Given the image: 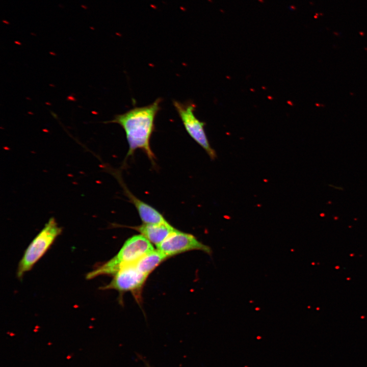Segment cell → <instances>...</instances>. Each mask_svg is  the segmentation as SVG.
I'll return each instance as SVG.
<instances>
[{
	"mask_svg": "<svg viewBox=\"0 0 367 367\" xmlns=\"http://www.w3.org/2000/svg\"><path fill=\"white\" fill-rule=\"evenodd\" d=\"M163 99L158 98L153 103L143 107H134L127 112L115 115L105 123L119 124L124 129L128 144L126 158L133 155L137 149L142 150L153 164L155 155L150 145L155 129V117L161 108Z\"/></svg>",
	"mask_w": 367,
	"mask_h": 367,
	"instance_id": "cell-1",
	"label": "cell"
},
{
	"mask_svg": "<svg viewBox=\"0 0 367 367\" xmlns=\"http://www.w3.org/2000/svg\"><path fill=\"white\" fill-rule=\"evenodd\" d=\"M153 250L151 243L143 235H133L125 241L116 255L88 273L86 278L91 279L101 275H114L123 267L135 263Z\"/></svg>",
	"mask_w": 367,
	"mask_h": 367,
	"instance_id": "cell-2",
	"label": "cell"
},
{
	"mask_svg": "<svg viewBox=\"0 0 367 367\" xmlns=\"http://www.w3.org/2000/svg\"><path fill=\"white\" fill-rule=\"evenodd\" d=\"M62 230L55 218H50L24 251L18 264V278H22L23 275L33 268L61 233Z\"/></svg>",
	"mask_w": 367,
	"mask_h": 367,
	"instance_id": "cell-3",
	"label": "cell"
},
{
	"mask_svg": "<svg viewBox=\"0 0 367 367\" xmlns=\"http://www.w3.org/2000/svg\"><path fill=\"white\" fill-rule=\"evenodd\" d=\"M173 104L189 136L206 152L211 159H215L216 153L206 137L205 123L197 119L194 113L196 107L195 104L191 101L182 103L173 100Z\"/></svg>",
	"mask_w": 367,
	"mask_h": 367,
	"instance_id": "cell-4",
	"label": "cell"
},
{
	"mask_svg": "<svg viewBox=\"0 0 367 367\" xmlns=\"http://www.w3.org/2000/svg\"><path fill=\"white\" fill-rule=\"evenodd\" d=\"M156 248L167 257L193 250L202 251L208 254L212 253V250L208 246L199 242L194 235L177 229L171 233Z\"/></svg>",
	"mask_w": 367,
	"mask_h": 367,
	"instance_id": "cell-5",
	"label": "cell"
},
{
	"mask_svg": "<svg viewBox=\"0 0 367 367\" xmlns=\"http://www.w3.org/2000/svg\"><path fill=\"white\" fill-rule=\"evenodd\" d=\"M147 276L141 272L134 263L120 269L114 275L110 283L101 289H114L120 292H135L142 287Z\"/></svg>",
	"mask_w": 367,
	"mask_h": 367,
	"instance_id": "cell-6",
	"label": "cell"
},
{
	"mask_svg": "<svg viewBox=\"0 0 367 367\" xmlns=\"http://www.w3.org/2000/svg\"><path fill=\"white\" fill-rule=\"evenodd\" d=\"M139 231L156 246L162 243L171 233L176 230L168 221L161 223H143L131 227Z\"/></svg>",
	"mask_w": 367,
	"mask_h": 367,
	"instance_id": "cell-7",
	"label": "cell"
},
{
	"mask_svg": "<svg viewBox=\"0 0 367 367\" xmlns=\"http://www.w3.org/2000/svg\"><path fill=\"white\" fill-rule=\"evenodd\" d=\"M124 193L137 209L143 223H161L167 222L164 216L155 208L134 196L121 184Z\"/></svg>",
	"mask_w": 367,
	"mask_h": 367,
	"instance_id": "cell-8",
	"label": "cell"
},
{
	"mask_svg": "<svg viewBox=\"0 0 367 367\" xmlns=\"http://www.w3.org/2000/svg\"><path fill=\"white\" fill-rule=\"evenodd\" d=\"M167 257H168L159 250L154 249L138 259L135 264L141 272L148 276Z\"/></svg>",
	"mask_w": 367,
	"mask_h": 367,
	"instance_id": "cell-9",
	"label": "cell"
},
{
	"mask_svg": "<svg viewBox=\"0 0 367 367\" xmlns=\"http://www.w3.org/2000/svg\"><path fill=\"white\" fill-rule=\"evenodd\" d=\"M81 7L84 8V9H87V7L85 5H81Z\"/></svg>",
	"mask_w": 367,
	"mask_h": 367,
	"instance_id": "cell-10",
	"label": "cell"
},
{
	"mask_svg": "<svg viewBox=\"0 0 367 367\" xmlns=\"http://www.w3.org/2000/svg\"><path fill=\"white\" fill-rule=\"evenodd\" d=\"M146 367H151L148 363L144 361Z\"/></svg>",
	"mask_w": 367,
	"mask_h": 367,
	"instance_id": "cell-11",
	"label": "cell"
},
{
	"mask_svg": "<svg viewBox=\"0 0 367 367\" xmlns=\"http://www.w3.org/2000/svg\"><path fill=\"white\" fill-rule=\"evenodd\" d=\"M3 22L6 24H9V22L6 20H3Z\"/></svg>",
	"mask_w": 367,
	"mask_h": 367,
	"instance_id": "cell-12",
	"label": "cell"
},
{
	"mask_svg": "<svg viewBox=\"0 0 367 367\" xmlns=\"http://www.w3.org/2000/svg\"><path fill=\"white\" fill-rule=\"evenodd\" d=\"M59 7H62V8H63V7H64L62 6V5L61 6V5H59Z\"/></svg>",
	"mask_w": 367,
	"mask_h": 367,
	"instance_id": "cell-13",
	"label": "cell"
},
{
	"mask_svg": "<svg viewBox=\"0 0 367 367\" xmlns=\"http://www.w3.org/2000/svg\"><path fill=\"white\" fill-rule=\"evenodd\" d=\"M258 1L260 2H263V1H262V0H258Z\"/></svg>",
	"mask_w": 367,
	"mask_h": 367,
	"instance_id": "cell-14",
	"label": "cell"
}]
</instances>
